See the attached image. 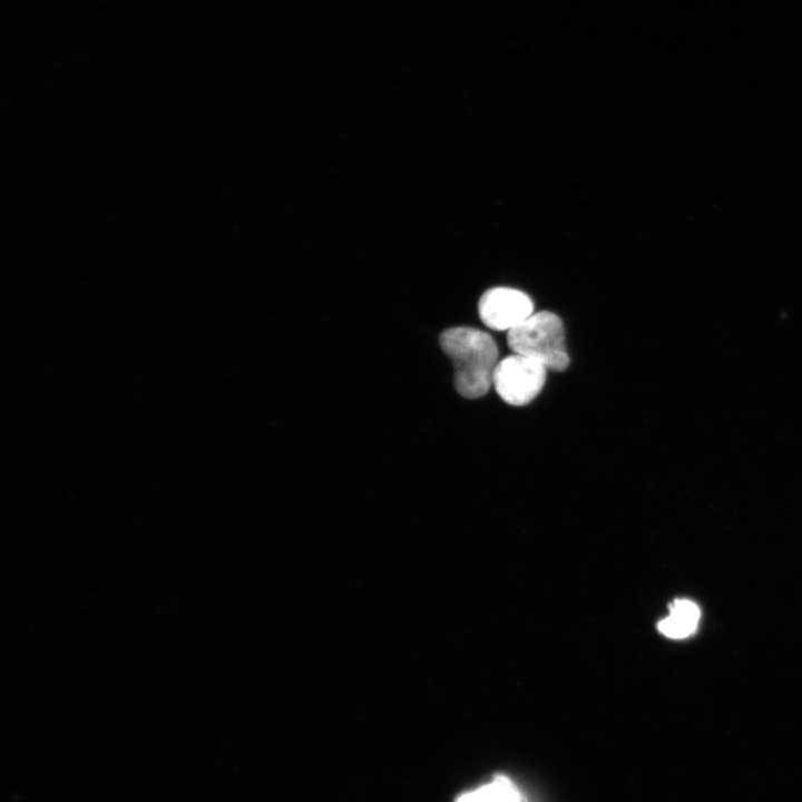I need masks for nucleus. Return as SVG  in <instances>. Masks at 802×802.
I'll return each mask as SVG.
<instances>
[{
    "mask_svg": "<svg viewBox=\"0 0 802 802\" xmlns=\"http://www.w3.org/2000/svg\"><path fill=\"white\" fill-rule=\"evenodd\" d=\"M531 299L524 292L510 287H493L480 297L478 312L489 329L509 331L534 312Z\"/></svg>",
    "mask_w": 802,
    "mask_h": 802,
    "instance_id": "4",
    "label": "nucleus"
},
{
    "mask_svg": "<svg viewBox=\"0 0 802 802\" xmlns=\"http://www.w3.org/2000/svg\"><path fill=\"white\" fill-rule=\"evenodd\" d=\"M440 346L454 366V385L468 399L485 395L492 384L498 364V346L486 332L452 327L440 334Z\"/></svg>",
    "mask_w": 802,
    "mask_h": 802,
    "instance_id": "1",
    "label": "nucleus"
},
{
    "mask_svg": "<svg viewBox=\"0 0 802 802\" xmlns=\"http://www.w3.org/2000/svg\"><path fill=\"white\" fill-rule=\"evenodd\" d=\"M547 368L539 361L514 353L498 362L492 384L499 397L511 405H526L541 391Z\"/></svg>",
    "mask_w": 802,
    "mask_h": 802,
    "instance_id": "3",
    "label": "nucleus"
},
{
    "mask_svg": "<svg viewBox=\"0 0 802 802\" xmlns=\"http://www.w3.org/2000/svg\"><path fill=\"white\" fill-rule=\"evenodd\" d=\"M507 343L514 353L535 359L547 370L560 372L569 364L561 320L554 313H532L508 331Z\"/></svg>",
    "mask_w": 802,
    "mask_h": 802,
    "instance_id": "2",
    "label": "nucleus"
},
{
    "mask_svg": "<svg viewBox=\"0 0 802 802\" xmlns=\"http://www.w3.org/2000/svg\"><path fill=\"white\" fill-rule=\"evenodd\" d=\"M700 609L691 600L675 599L669 605V615L658 623V629L671 638H684L697 627Z\"/></svg>",
    "mask_w": 802,
    "mask_h": 802,
    "instance_id": "5",
    "label": "nucleus"
},
{
    "mask_svg": "<svg viewBox=\"0 0 802 802\" xmlns=\"http://www.w3.org/2000/svg\"><path fill=\"white\" fill-rule=\"evenodd\" d=\"M457 802H524L516 786L503 776L462 793Z\"/></svg>",
    "mask_w": 802,
    "mask_h": 802,
    "instance_id": "6",
    "label": "nucleus"
}]
</instances>
